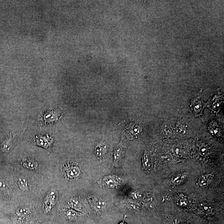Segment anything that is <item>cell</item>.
<instances>
[{
  "mask_svg": "<svg viewBox=\"0 0 224 224\" xmlns=\"http://www.w3.org/2000/svg\"><path fill=\"white\" fill-rule=\"evenodd\" d=\"M63 172L65 176L69 179L77 178L81 174V170L77 166L68 163L64 166Z\"/></svg>",
  "mask_w": 224,
  "mask_h": 224,
  "instance_id": "1",
  "label": "cell"
},
{
  "mask_svg": "<svg viewBox=\"0 0 224 224\" xmlns=\"http://www.w3.org/2000/svg\"><path fill=\"white\" fill-rule=\"evenodd\" d=\"M120 182L119 177L115 175L105 176L102 180L103 184L108 189L116 188L120 185Z\"/></svg>",
  "mask_w": 224,
  "mask_h": 224,
  "instance_id": "2",
  "label": "cell"
},
{
  "mask_svg": "<svg viewBox=\"0 0 224 224\" xmlns=\"http://www.w3.org/2000/svg\"><path fill=\"white\" fill-rule=\"evenodd\" d=\"M89 199L91 206L96 211H102L106 206L105 201L96 196H91Z\"/></svg>",
  "mask_w": 224,
  "mask_h": 224,
  "instance_id": "3",
  "label": "cell"
},
{
  "mask_svg": "<svg viewBox=\"0 0 224 224\" xmlns=\"http://www.w3.org/2000/svg\"><path fill=\"white\" fill-rule=\"evenodd\" d=\"M37 142L38 145L45 148H48L52 143V139L48 136H40L37 138Z\"/></svg>",
  "mask_w": 224,
  "mask_h": 224,
  "instance_id": "4",
  "label": "cell"
},
{
  "mask_svg": "<svg viewBox=\"0 0 224 224\" xmlns=\"http://www.w3.org/2000/svg\"><path fill=\"white\" fill-rule=\"evenodd\" d=\"M211 179L212 175L209 174L202 175L198 180V184L201 187H206L208 184Z\"/></svg>",
  "mask_w": 224,
  "mask_h": 224,
  "instance_id": "5",
  "label": "cell"
},
{
  "mask_svg": "<svg viewBox=\"0 0 224 224\" xmlns=\"http://www.w3.org/2000/svg\"><path fill=\"white\" fill-rule=\"evenodd\" d=\"M9 194L8 185L4 181H0V195L2 197H6Z\"/></svg>",
  "mask_w": 224,
  "mask_h": 224,
  "instance_id": "6",
  "label": "cell"
},
{
  "mask_svg": "<svg viewBox=\"0 0 224 224\" xmlns=\"http://www.w3.org/2000/svg\"><path fill=\"white\" fill-rule=\"evenodd\" d=\"M18 184L22 191H25L28 189V182L26 178L20 176L18 179Z\"/></svg>",
  "mask_w": 224,
  "mask_h": 224,
  "instance_id": "7",
  "label": "cell"
},
{
  "mask_svg": "<svg viewBox=\"0 0 224 224\" xmlns=\"http://www.w3.org/2000/svg\"><path fill=\"white\" fill-rule=\"evenodd\" d=\"M106 145L103 144H99L95 148V153L97 156H101L106 152Z\"/></svg>",
  "mask_w": 224,
  "mask_h": 224,
  "instance_id": "8",
  "label": "cell"
},
{
  "mask_svg": "<svg viewBox=\"0 0 224 224\" xmlns=\"http://www.w3.org/2000/svg\"><path fill=\"white\" fill-rule=\"evenodd\" d=\"M177 203L180 206L185 207L188 204V200L186 197L182 195H179L176 198Z\"/></svg>",
  "mask_w": 224,
  "mask_h": 224,
  "instance_id": "9",
  "label": "cell"
},
{
  "mask_svg": "<svg viewBox=\"0 0 224 224\" xmlns=\"http://www.w3.org/2000/svg\"><path fill=\"white\" fill-rule=\"evenodd\" d=\"M200 208L202 211L206 213H210L213 212V209L211 205L205 202H202L200 205Z\"/></svg>",
  "mask_w": 224,
  "mask_h": 224,
  "instance_id": "10",
  "label": "cell"
},
{
  "mask_svg": "<svg viewBox=\"0 0 224 224\" xmlns=\"http://www.w3.org/2000/svg\"><path fill=\"white\" fill-rule=\"evenodd\" d=\"M184 180V177L181 174H176L171 178L172 182L175 185L180 184Z\"/></svg>",
  "mask_w": 224,
  "mask_h": 224,
  "instance_id": "11",
  "label": "cell"
},
{
  "mask_svg": "<svg viewBox=\"0 0 224 224\" xmlns=\"http://www.w3.org/2000/svg\"><path fill=\"white\" fill-rule=\"evenodd\" d=\"M71 206L76 210H80L82 207L81 203L76 199L72 200L71 201Z\"/></svg>",
  "mask_w": 224,
  "mask_h": 224,
  "instance_id": "12",
  "label": "cell"
},
{
  "mask_svg": "<svg viewBox=\"0 0 224 224\" xmlns=\"http://www.w3.org/2000/svg\"><path fill=\"white\" fill-rule=\"evenodd\" d=\"M195 104H194V110L196 111V112H200V110L202 109V105L201 103L200 102V100H196Z\"/></svg>",
  "mask_w": 224,
  "mask_h": 224,
  "instance_id": "13",
  "label": "cell"
},
{
  "mask_svg": "<svg viewBox=\"0 0 224 224\" xmlns=\"http://www.w3.org/2000/svg\"><path fill=\"white\" fill-rule=\"evenodd\" d=\"M66 216L70 219H73L77 215V213L74 210H70L66 212Z\"/></svg>",
  "mask_w": 224,
  "mask_h": 224,
  "instance_id": "14",
  "label": "cell"
},
{
  "mask_svg": "<svg viewBox=\"0 0 224 224\" xmlns=\"http://www.w3.org/2000/svg\"><path fill=\"white\" fill-rule=\"evenodd\" d=\"M30 210L28 208H21L18 210L17 213L18 215L23 216L28 214L29 213Z\"/></svg>",
  "mask_w": 224,
  "mask_h": 224,
  "instance_id": "15",
  "label": "cell"
},
{
  "mask_svg": "<svg viewBox=\"0 0 224 224\" xmlns=\"http://www.w3.org/2000/svg\"><path fill=\"white\" fill-rule=\"evenodd\" d=\"M149 162V160L148 156H147V155H145L144 156V158H143V165L144 168L146 169L149 168V166H150Z\"/></svg>",
  "mask_w": 224,
  "mask_h": 224,
  "instance_id": "16",
  "label": "cell"
},
{
  "mask_svg": "<svg viewBox=\"0 0 224 224\" xmlns=\"http://www.w3.org/2000/svg\"><path fill=\"white\" fill-rule=\"evenodd\" d=\"M200 154L202 155H205L208 152L207 148L205 147H201L200 149Z\"/></svg>",
  "mask_w": 224,
  "mask_h": 224,
  "instance_id": "17",
  "label": "cell"
},
{
  "mask_svg": "<svg viewBox=\"0 0 224 224\" xmlns=\"http://www.w3.org/2000/svg\"><path fill=\"white\" fill-rule=\"evenodd\" d=\"M174 153L177 156H179L181 154V149L179 147H176L173 148Z\"/></svg>",
  "mask_w": 224,
  "mask_h": 224,
  "instance_id": "18",
  "label": "cell"
},
{
  "mask_svg": "<svg viewBox=\"0 0 224 224\" xmlns=\"http://www.w3.org/2000/svg\"><path fill=\"white\" fill-rule=\"evenodd\" d=\"M119 224H126V223L124 222H122Z\"/></svg>",
  "mask_w": 224,
  "mask_h": 224,
  "instance_id": "19",
  "label": "cell"
}]
</instances>
